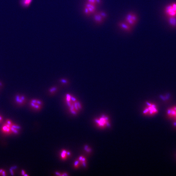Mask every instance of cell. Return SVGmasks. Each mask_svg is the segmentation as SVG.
<instances>
[{"label":"cell","mask_w":176,"mask_h":176,"mask_svg":"<svg viewBox=\"0 0 176 176\" xmlns=\"http://www.w3.org/2000/svg\"><path fill=\"white\" fill-rule=\"evenodd\" d=\"M65 101L72 114L76 115L82 109L81 103L76 98L69 93L66 94L64 97Z\"/></svg>","instance_id":"cell-1"},{"label":"cell","mask_w":176,"mask_h":176,"mask_svg":"<svg viewBox=\"0 0 176 176\" xmlns=\"http://www.w3.org/2000/svg\"><path fill=\"white\" fill-rule=\"evenodd\" d=\"M20 129V127L17 125L7 120L2 126L1 130L3 134L9 135L18 134Z\"/></svg>","instance_id":"cell-2"},{"label":"cell","mask_w":176,"mask_h":176,"mask_svg":"<svg viewBox=\"0 0 176 176\" xmlns=\"http://www.w3.org/2000/svg\"><path fill=\"white\" fill-rule=\"evenodd\" d=\"M138 21V18L137 15L136 13L131 12L126 16L124 21L133 28L136 25Z\"/></svg>","instance_id":"cell-3"},{"label":"cell","mask_w":176,"mask_h":176,"mask_svg":"<svg viewBox=\"0 0 176 176\" xmlns=\"http://www.w3.org/2000/svg\"><path fill=\"white\" fill-rule=\"evenodd\" d=\"M164 13L169 18L176 17V3L173 2L166 6Z\"/></svg>","instance_id":"cell-4"},{"label":"cell","mask_w":176,"mask_h":176,"mask_svg":"<svg viewBox=\"0 0 176 176\" xmlns=\"http://www.w3.org/2000/svg\"><path fill=\"white\" fill-rule=\"evenodd\" d=\"M96 6L97 5H96L86 2L83 10L84 14L87 16H90L96 12Z\"/></svg>","instance_id":"cell-5"},{"label":"cell","mask_w":176,"mask_h":176,"mask_svg":"<svg viewBox=\"0 0 176 176\" xmlns=\"http://www.w3.org/2000/svg\"><path fill=\"white\" fill-rule=\"evenodd\" d=\"M158 111L157 106L155 104L148 102L147 103L144 113L146 115L153 116L156 114Z\"/></svg>","instance_id":"cell-6"},{"label":"cell","mask_w":176,"mask_h":176,"mask_svg":"<svg viewBox=\"0 0 176 176\" xmlns=\"http://www.w3.org/2000/svg\"><path fill=\"white\" fill-rule=\"evenodd\" d=\"M30 105L32 108L36 110H39L42 108L43 102L41 100L38 99H33L30 101Z\"/></svg>","instance_id":"cell-7"},{"label":"cell","mask_w":176,"mask_h":176,"mask_svg":"<svg viewBox=\"0 0 176 176\" xmlns=\"http://www.w3.org/2000/svg\"><path fill=\"white\" fill-rule=\"evenodd\" d=\"M96 124L100 127H105L109 125V123L108 118L104 116H102L100 118L95 120Z\"/></svg>","instance_id":"cell-8"},{"label":"cell","mask_w":176,"mask_h":176,"mask_svg":"<svg viewBox=\"0 0 176 176\" xmlns=\"http://www.w3.org/2000/svg\"><path fill=\"white\" fill-rule=\"evenodd\" d=\"M167 115L169 117L174 120V125L176 126V106L170 108L167 110Z\"/></svg>","instance_id":"cell-9"},{"label":"cell","mask_w":176,"mask_h":176,"mask_svg":"<svg viewBox=\"0 0 176 176\" xmlns=\"http://www.w3.org/2000/svg\"><path fill=\"white\" fill-rule=\"evenodd\" d=\"M118 26L121 29L127 32H130L132 31L133 27L125 22H120L118 23Z\"/></svg>","instance_id":"cell-10"},{"label":"cell","mask_w":176,"mask_h":176,"mask_svg":"<svg viewBox=\"0 0 176 176\" xmlns=\"http://www.w3.org/2000/svg\"><path fill=\"white\" fill-rule=\"evenodd\" d=\"M93 18L95 22L98 24H101L104 20L98 12H95L93 14Z\"/></svg>","instance_id":"cell-11"},{"label":"cell","mask_w":176,"mask_h":176,"mask_svg":"<svg viewBox=\"0 0 176 176\" xmlns=\"http://www.w3.org/2000/svg\"><path fill=\"white\" fill-rule=\"evenodd\" d=\"M16 102L19 104H22L24 103L25 101V96L23 95H18L16 96L15 98Z\"/></svg>","instance_id":"cell-12"},{"label":"cell","mask_w":176,"mask_h":176,"mask_svg":"<svg viewBox=\"0 0 176 176\" xmlns=\"http://www.w3.org/2000/svg\"><path fill=\"white\" fill-rule=\"evenodd\" d=\"M58 90V88L57 86H53L50 88L48 90V93L50 95H54L57 92Z\"/></svg>","instance_id":"cell-13"},{"label":"cell","mask_w":176,"mask_h":176,"mask_svg":"<svg viewBox=\"0 0 176 176\" xmlns=\"http://www.w3.org/2000/svg\"><path fill=\"white\" fill-rule=\"evenodd\" d=\"M71 154L70 152L66 150H63L62 151L61 154V158L63 160H65L67 158L68 156H71Z\"/></svg>","instance_id":"cell-14"},{"label":"cell","mask_w":176,"mask_h":176,"mask_svg":"<svg viewBox=\"0 0 176 176\" xmlns=\"http://www.w3.org/2000/svg\"><path fill=\"white\" fill-rule=\"evenodd\" d=\"M32 0H22L21 4L23 6L27 7L29 6Z\"/></svg>","instance_id":"cell-15"},{"label":"cell","mask_w":176,"mask_h":176,"mask_svg":"<svg viewBox=\"0 0 176 176\" xmlns=\"http://www.w3.org/2000/svg\"><path fill=\"white\" fill-rule=\"evenodd\" d=\"M86 2L97 5L101 4L102 1L101 0H86Z\"/></svg>","instance_id":"cell-16"},{"label":"cell","mask_w":176,"mask_h":176,"mask_svg":"<svg viewBox=\"0 0 176 176\" xmlns=\"http://www.w3.org/2000/svg\"><path fill=\"white\" fill-rule=\"evenodd\" d=\"M78 160L83 166L85 167L86 166V159L83 156H81L79 157Z\"/></svg>","instance_id":"cell-17"},{"label":"cell","mask_w":176,"mask_h":176,"mask_svg":"<svg viewBox=\"0 0 176 176\" xmlns=\"http://www.w3.org/2000/svg\"><path fill=\"white\" fill-rule=\"evenodd\" d=\"M61 84L62 85H68L69 83V81L68 79H66V78H62L59 80Z\"/></svg>","instance_id":"cell-18"},{"label":"cell","mask_w":176,"mask_h":176,"mask_svg":"<svg viewBox=\"0 0 176 176\" xmlns=\"http://www.w3.org/2000/svg\"><path fill=\"white\" fill-rule=\"evenodd\" d=\"M169 18V22L170 24L172 26H175L176 25V17Z\"/></svg>","instance_id":"cell-19"},{"label":"cell","mask_w":176,"mask_h":176,"mask_svg":"<svg viewBox=\"0 0 176 176\" xmlns=\"http://www.w3.org/2000/svg\"><path fill=\"white\" fill-rule=\"evenodd\" d=\"M99 14L102 16V17L103 18L104 20L107 17V13L103 11H101L98 12Z\"/></svg>","instance_id":"cell-20"},{"label":"cell","mask_w":176,"mask_h":176,"mask_svg":"<svg viewBox=\"0 0 176 176\" xmlns=\"http://www.w3.org/2000/svg\"><path fill=\"white\" fill-rule=\"evenodd\" d=\"M5 171L3 170L0 169V175L5 176L6 175Z\"/></svg>","instance_id":"cell-21"},{"label":"cell","mask_w":176,"mask_h":176,"mask_svg":"<svg viewBox=\"0 0 176 176\" xmlns=\"http://www.w3.org/2000/svg\"><path fill=\"white\" fill-rule=\"evenodd\" d=\"M79 162H80V161L79 160H77V161H75V163H74V166L76 168H78L79 167V164H80Z\"/></svg>","instance_id":"cell-22"},{"label":"cell","mask_w":176,"mask_h":176,"mask_svg":"<svg viewBox=\"0 0 176 176\" xmlns=\"http://www.w3.org/2000/svg\"><path fill=\"white\" fill-rule=\"evenodd\" d=\"M22 174L23 175H25L24 174H25L26 175L27 174H26V173H25V172H24V171H22Z\"/></svg>","instance_id":"cell-23"},{"label":"cell","mask_w":176,"mask_h":176,"mask_svg":"<svg viewBox=\"0 0 176 176\" xmlns=\"http://www.w3.org/2000/svg\"><path fill=\"white\" fill-rule=\"evenodd\" d=\"M2 117L0 116V122H1L2 121Z\"/></svg>","instance_id":"cell-24"}]
</instances>
